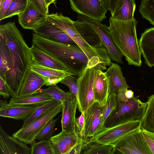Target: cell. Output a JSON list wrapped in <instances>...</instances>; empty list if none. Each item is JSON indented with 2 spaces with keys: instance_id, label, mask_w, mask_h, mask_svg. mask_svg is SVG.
<instances>
[{
  "instance_id": "6da1fadb",
  "label": "cell",
  "mask_w": 154,
  "mask_h": 154,
  "mask_svg": "<svg viewBox=\"0 0 154 154\" xmlns=\"http://www.w3.org/2000/svg\"><path fill=\"white\" fill-rule=\"evenodd\" d=\"M0 35L4 38L10 52L11 63L5 82L11 97L18 96L28 69L31 57L29 48L14 22L0 25Z\"/></svg>"
},
{
  "instance_id": "7a4b0ae2",
  "label": "cell",
  "mask_w": 154,
  "mask_h": 154,
  "mask_svg": "<svg viewBox=\"0 0 154 154\" xmlns=\"http://www.w3.org/2000/svg\"><path fill=\"white\" fill-rule=\"evenodd\" d=\"M32 44L62 63L72 75L79 76L87 67H95L77 45L62 44L33 33Z\"/></svg>"
},
{
  "instance_id": "3957f363",
  "label": "cell",
  "mask_w": 154,
  "mask_h": 154,
  "mask_svg": "<svg viewBox=\"0 0 154 154\" xmlns=\"http://www.w3.org/2000/svg\"><path fill=\"white\" fill-rule=\"evenodd\" d=\"M109 23L107 28L112 38L128 64L140 66L141 53L137 34V21L135 18L122 21L111 17Z\"/></svg>"
},
{
  "instance_id": "277c9868",
  "label": "cell",
  "mask_w": 154,
  "mask_h": 154,
  "mask_svg": "<svg viewBox=\"0 0 154 154\" xmlns=\"http://www.w3.org/2000/svg\"><path fill=\"white\" fill-rule=\"evenodd\" d=\"M47 19L66 33L84 51L94 66L101 70L112 64L107 50L104 46L95 48L83 38L76 28L74 21L61 14H48Z\"/></svg>"
},
{
  "instance_id": "5b68a950",
  "label": "cell",
  "mask_w": 154,
  "mask_h": 154,
  "mask_svg": "<svg viewBox=\"0 0 154 154\" xmlns=\"http://www.w3.org/2000/svg\"><path fill=\"white\" fill-rule=\"evenodd\" d=\"M126 89H120L117 92L116 107L106 120L105 128L142 119L146 109L147 102H142L134 95L127 98L125 94Z\"/></svg>"
},
{
  "instance_id": "8992f818",
  "label": "cell",
  "mask_w": 154,
  "mask_h": 154,
  "mask_svg": "<svg viewBox=\"0 0 154 154\" xmlns=\"http://www.w3.org/2000/svg\"><path fill=\"white\" fill-rule=\"evenodd\" d=\"M113 145L115 151L124 154H152L140 128L127 134Z\"/></svg>"
},
{
  "instance_id": "52a82bcc",
  "label": "cell",
  "mask_w": 154,
  "mask_h": 154,
  "mask_svg": "<svg viewBox=\"0 0 154 154\" xmlns=\"http://www.w3.org/2000/svg\"><path fill=\"white\" fill-rule=\"evenodd\" d=\"M62 106L61 102L39 118L14 133L12 136L26 144H31L48 123L62 111Z\"/></svg>"
},
{
  "instance_id": "ba28073f",
  "label": "cell",
  "mask_w": 154,
  "mask_h": 154,
  "mask_svg": "<svg viewBox=\"0 0 154 154\" xmlns=\"http://www.w3.org/2000/svg\"><path fill=\"white\" fill-rule=\"evenodd\" d=\"M77 19L85 22L94 30L103 45L107 50L110 59L118 63H123L122 60L123 55L114 43L106 25L98 21L80 14L78 15Z\"/></svg>"
},
{
  "instance_id": "9c48e42d",
  "label": "cell",
  "mask_w": 154,
  "mask_h": 154,
  "mask_svg": "<svg viewBox=\"0 0 154 154\" xmlns=\"http://www.w3.org/2000/svg\"><path fill=\"white\" fill-rule=\"evenodd\" d=\"M96 67H87L78 76L79 97L83 112L95 102L94 83L97 70Z\"/></svg>"
},
{
  "instance_id": "30bf717a",
  "label": "cell",
  "mask_w": 154,
  "mask_h": 154,
  "mask_svg": "<svg viewBox=\"0 0 154 154\" xmlns=\"http://www.w3.org/2000/svg\"><path fill=\"white\" fill-rule=\"evenodd\" d=\"M141 121H129L105 128L89 138L101 144L112 145L130 132L140 128Z\"/></svg>"
},
{
  "instance_id": "8fae6325",
  "label": "cell",
  "mask_w": 154,
  "mask_h": 154,
  "mask_svg": "<svg viewBox=\"0 0 154 154\" xmlns=\"http://www.w3.org/2000/svg\"><path fill=\"white\" fill-rule=\"evenodd\" d=\"M72 9L79 14L100 22L107 11L101 0H69Z\"/></svg>"
},
{
  "instance_id": "7c38bea8",
  "label": "cell",
  "mask_w": 154,
  "mask_h": 154,
  "mask_svg": "<svg viewBox=\"0 0 154 154\" xmlns=\"http://www.w3.org/2000/svg\"><path fill=\"white\" fill-rule=\"evenodd\" d=\"M76 131H62L50 139L54 154H68L83 140Z\"/></svg>"
},
{
  "instance_id": "4fadbf2b",
  "label": "cell",
  "mask_w": 154,
  "mask_h": 154,
  "mask_svg": "<svg viewBox=\"0 0 154 154\" xmlns=\"http://www.w3.org/2000/svg\"><path fill=\"white\" fill-rule=\"evenodd\" d=\"M18 16L19 22L23 28L33 31L42 26L48 18L47 16L28 0L25 10Z\"/></svg>"
},
{
  "instance_id": "5bb4252c",
  "label": "cell",
  "mask_w": 154,
  "mask_h": 154,
  "mask_svg": "<svg viewBox=\"0 0 154 154\" xmlns=\"http://www.w3.org/2000/svg\"><path fill=\"white\" fill-rule=\"evenodd\" d=\"M103 106L95 101L84 112L85 125L83 139L87 140L95 135L100 124Z\"/></svg>"
},
{
  "instance_id": "9a60e30c",
  "label": "cell",
  "mask_w": 154,
  "mask_h": 154,
  "mask_svg": "<svg viewBox=\"0 0 154 154\" xmlns=\"http://www.w3.org/2000/svg\"><path fill=\"white\" fill-rule=\"evenodd\" d=\"M0 154H31V148L9 135L0 126Z\"/></svg>"
},
{
  "instance_id": "2e32d148",
  "label": "cell",
  "mask_w": 154,
  "mask_h": 154,
  "mask_svg": "<svg viewBox=\"0 0 154 154\" xmlns=\"http://www.w3.org/2000/svg\"><path fill=\"white\" fill-rule=\"evenodd\" d=\"M33 31L52 41L66 44L76 45L66 33L47 19L42 26Z\"/></svg>"
},
{
  "instance_id": "e0dca14e",
  "label": "cell",
  "mask_w": 154,
  "mask_h": 154,
  "mask_svg": "<svg viewBox=\"0 0 154 154\" xmlns=\"http://www.w3.org/2000/svg\"><path fill=\"white\" fill-rule=\"evenodd\" d=\"M39 106L13 105L9 104L6 100H1L0 116L16 120H23L29 116Z\"/></svg>"
},
{
  "instance_id": "ac0fdd59",
  "label": "cell",
  "mask_w": 154,
  "mask_h": 154,
  "mask_svg": "<svg viewBox=\"0 0 154 154\" xmlns=\"http://www.w3.org/2000/svg\"><path fill=\"white\" fill-rule=\"evenodd\" d=\"M139 44L145 63L149 67L154 66V27L144 31L139 40Z\"/></svg>"
},
{
  "instance_id": "d6986e66",
  "label": "cell",
  "mask_w": 154,
  "mask_h": 154,
  "mask_svg": "<svg viewBox=\"0 0 154 154\" xmlns=\"http://www.w3.org/2000/svg\"><path fill=\"white\" fill-rule=\"evenodd\" d=\"M44 77L29 69L27 72L17 97H23L36 93L45 85Z\"/></svg>"
},
{
  "instance_id": "ffe728a7",
  "label": "cell",
  "mask_w": 154,
  "mask_h": 154,
  "mask_svg": "<svg viewBox=\"0 0 154 154\" xmlns=\"http://www.w3.org/2000/svg\"><path fill=\"white\" fill-rule=\"evenodd\" d=\"M29 49L31 59L37 63L53 69L69 71L62 63L34 45L32 44Z\"/></svg>"
},
{
  "instance_id": "44dd1931",
  "label": "cell",
  "mask_w": 154,
  "mask_h": 154,
  "mask_svg": "<svg viewBox=\"0 0 154 154\" xmlns=\"http://www.w3.org/2000/svg\"><path fill=\"white\" fill-rule=\"evenodd\" d=\"M105 72L109 80V95L117 93L120 89H128L130 88L123 75L121 68L118 64L112 63Z\"/></svg>"
},
{
  "instance_id": "7402d4cb",
  "label": "cell",
  "mask_w": 154,
  "mask_h": 154,
  "mask_svg": "<svg viewBox=\"0 0 154 154\" xmlns=\"http://www.w3.org/2000/svg\"><path fill=\"white\" fill-rule=\"evenodd\" d=\"M109 89V80L105 72L97 69L94 81V94L95 101L98 102L102 106L106 103Z\"/></svg>"
},
{
  "instance_id": "603a6c76",
  "label": "cell",
  "mask_w": 154,
  "mask_h": 154,
  "mask_svg": "<svg viewBox=\"0 0 154 154\" xmlns=\"http://www.w3.org/2000/svg\"><path fill=\"white\" fill-rule=\"evenodd\" d=\"M61 120L62 131H76L75 114L78 103L75 99L71 102H62Z\"/></svg>"
},
{
  "instance_id": "cb8c5ba5",
  "label": "cell",
  "mask_w": 154,
  "mask_h": 154,
  "mask_svg": "<svg viewBox=\"0 0 154 154\" xmlns=\"http://www.w3.org/2000/svg\"><path fill=\"white\" fill-rule=\"evenodd\" d=\"M74 23L79 33L89 45L95 48L103 47L97 33L86 22L77 19Z\"/></svg>"
},
{
  "instance_id": "d4e9b609",
  "label": "cell",
  "mask_w": 154,
  "mask_h": 154,
  "mask_svg": "<svg viewBox=\"0 0 154 154\" xmlns=\"http://www.w3.org/2000/svg\"><path fill=\"white\" fill-rule=\"evenodd\" d=\"M53 98L50 96L39 92L29 96L11 97L9 103L23 106L40 105Z\"/></svg>"
},
{
  "instance_id": "484cf974",
  "label": "cell",
  "mask_w": 154,
  "mask_h": 154,
  "mask_svg": "<svg viewBox=\"0 0 154 154\" xmlns=\"http://www.w3.org/2000/svg\"><path fill=\"white\" fill-rule=\"evenodd\" d=\"M136 7L134 0H119L111 17L120 20L132 19Z\"/></svg>"
},
{
  "instance_id": "4316f807",
  "label": "cell",
  "mask_w": 154,
  "mask_h": 154,
  "mask_svg": "<svg viewBox=\"0 0 154 154\" xmlns=\"http://www.w3.org/2000/svg\"><path fill=\"white\" fill-rule=\"evenodd\" d=\"M31 70L43 77L47 78H62L72 75L68 71L55 69L41 65L31 59L30 65Z\"/></svg>"
},
{
  "instance_id": "83f0119b",
  "label": "cell",
  "mask_w": 154,
  "mask_h": 154,
  "mask_svg": "<svg viewBox=\"0 0 154 154\" xmlns=\"http://www.w3.org/2000/svg\"><path fill=\"white\" fill-rule=\"evenodd\" d=\"M115 152L113 145L103 144L88 139L85 140L81 154H113Z\"/></svg>"
},
{
  "instance_id": "f1b7e54d",
  "label": "cell",
  "mask_w": 154,
  "mask_h": 154,
  "mask_svg": "<svg viewBox=\"0 0 154 154\" xmlns=\"http://www.w3.org/2000/svg\"><path fill=\"white\" fill-rule=\"evenodd\" d=\"M147 106L141 120L140 128L154 133V94L148 97Z\"/></svg>"
},
{
  "instance_id": "f546056e",
  "label": "cell",
  "mask_w": 154,
  "mask_h": 154,
  "mask_svg": "<svg viewBox=\"0 0 154 154\" xmlns=\"http://www.w3.org/2000/svg\"><path fill=\"white\" fill-rule=\"evenodd\" d=\"M60 102L53 99L39 106L28 117L23 120L21 128H24L39 118Z\"/></svg>"
},
{
  "instance_id": "4dcf8cb0",
  "label": "cell",
  "mask_w": 154,
  "mask_h": 154,
  "mask_svg": "<svg viewBox=\"0 0 154 154\" xmlns=\"http://www.w3.org/2000/svg\"><path fill=\"white\" fill-rule=\"evenodd\" d=\"M39 92L48 95L53 99L61 102L73 101L76 99L70 91L65 92L59 88L57 85L49 86L47 88L40 90Z\"/></svg>"
},
{
  "instance_id": "1f68e13d",
  "label": "cell",
  "mask_w": 154,
  "mask_h": 154,
  "mask_svg": "<svg viewBox=\"0 0 154 154\" xmlns=\"http://www.w3.org/2000/svg\"><path fill=\"white\" fill-rule=\"evenodd\" d=\"M0 78L5 82V76L11 63L9 50L2 36L0 35Z\"/></svg>"
},
{
  "instance_id": "d6a6232c",
  "label": "cell",
  "mask_w": 154,
  "mask_h": 154,
  "mask_svg": "<svg viewBox=\"0 0 154 154\" xmlns=\"http://www.w3.org/2000/svg\"><path fill=\"white\" fill-rule=\"evenodd\" d=\"M117 96V93L109 94L108 96L106 104L102 106V115L97 134L103 131L105 128V125L106 120L116 107Z\"/></svg>"
},
{
  "instance_id": "836d02e7",
  "label": "cell",
  "mask_w": 154,
  "mask_h": 154,
  "mask_svg": "<svg viewBox=\"0 0 154 154\" xmlns=\"http://www.w3.org/2000/svg\"><path fill=\"white\" fill-rule=\"evenodd\" d=\"M139 12L143 18L154 26V0H142Z\"/></svg>"
},
{
  "instance_id": "e575fe53",
  "label": "cell",
  "mask_w": 154,
  "mask_h": 154,
  "mask_svg": "<svg viewBox=\"0 0 154 154\" xmlns=\"http://www.w3.org/2000/svg\"><path fill=\"white\" fill-rule=\"evenodd\" d=\"M30 144L31 154H54L50 139L33 142Z\"/></svg>"
},
{
  "instance_id": "d590c367",
  "label": "cell",
  "mask_w": 154,
  "mask_h": 154,
  "mask_svg": "<svg viewBox=\"0 0 154 154\" xmlns=\"http://www.w3.org/2000/svg\"><path fill=\"white\" fill-rule=\"evenodd\" d=\"M27 0H13L8 8L3 20L18 15L25 10L27 4Z\"/></svg>"
},
{
  "instance_id": "8d00e7d4",
  "label": "cell",
  "mask_w": 154,
  "mask_h": 154,
  "mask_svg": "<svg viewBox=\"0 0 154 154\" xmlns=\"http://www.w3.org/2000/svg\"><path fill=\"white\" fill-rule=\"evenodd\" d=\"M72 75H69L66 77L60 82L66 85L69 88L77 101L78 108L79 111L82 113L83 112L81 106L79 97L78 79Z\"/></svg>"
},
{
  "instance_id": "74e56055",
  "label": "cell",
  "mask_w": 154,
  "mask_h": 154,
  "mask_svg": "<svg viewBox=\"0 0 154 154\" xmlns=\"http://www.w3.org/2000/svg\"><path fill=\"white\" fill-rule=\"evenodd\" d=\"M58 118L53 119L50 121L38 134L35 140L38 141L50 139L55 131L54 127Z\"/></svg>"
},
{
  "instance_id": "f35d334b",
  "label": "cell",
  "mask_w": 154,
  "mask_h": 154,
  "mask_svg": "<svg viewBox=\"0 0 154 154\" xmlns=\"http://www.w3.org/2000/svg\"><path fill=\"white\" fill-rule=\"evenodd\" d=\"M85 125L84 112L81 113V115L76 118L75 126L76 131L79 136L82 138Z\"/></svg>"
},
{
  "instance_id": "ab89813d",
  "label": "cell",
  "mask_w": 154,
  "mask_h": 154,
  "mask_svg": "<svg viewBox=\"0 0 154 154\" xmlns=\"http://www.w3.org/2000/svg\"><path fill=\"white\" fill-rule=\"evenodd\" d=\"M142 133L152 154H154V133L144 130H142Z\"/></svg>"
},
{
  "instance_id": "60d3db41",
  "label": "cell",
  "mask_w": 154,
  "mask_h": 154,
  "mask_svg": "<svg viewBox=\"0 0 154 154\" xmlns=\"http://www.w3.org/2000/svg\"><path fill=\"white\" fill-rule=\"evenodd\" d=\"M32 3L42 13L48 16V8L45 3L44 0H28Z\"/></svg>"
},
{
  "instance_id": "b9f144b4",
  "label": "cell",
  "mask_w": 154,
  "mask_h": 154,
  "mask_svg": "<svg viewBox=\"0 0 154 154\" xmlns=\"http://www.w3.org/2000/svg\"><path fill=\"white\" fill-rule=\"evenodd\" d=\"M0 95L5 99L9 98L11 96L5 82L0 78Z\"/></svg>"
},
{
  "instance_id": "7bdbcfd3",
  "label": "cell",
  "mask_w": 154,
  "mask_h": 154,
  "mask_svg": "<svg viewBox=\"0 0 154 154\" xmlns=\"http://www.w3.org/2000/svg\"><path fill=\"white\" fill-rule=\"evenodd\" d=\"M108 11L112 14L119 0H101Z\"/></svg>"
},
{
  "instance_id": "ee69618b",
  "label": "cell",
  "mask_w": 154,
  "mask_h": 154,
  "mask_svg": "<svg viewBox=\"0 0 154 154\" xmlns=\"http://www.w3.org/2000/svg\"><path fill=\"white\" fill-rule=\"evenodd\" d=\"M85 140L83 139L79 143L75 146L68 153V154H81Z\"/></svg>"
},
{
  "instance_id": "f6af8a7d",
  "label": "cell",
  "mask_w": 154,
  "mask_h": 154,
  "mask_svg": "<svg viewBox=\"0 0 154 154\" xmlns=\"http://www.w3.org/2000/svg\"><path fill=\"white\" fill-rule=\"evenodd\" d=\"M13 0H4L2 6L0 7V20H3L5 14Z\"/></svg>"
},
{
  "instance_id": "bcb514c9",
  "label": "cell",
  "mask_w": 154,
  "mask_h": 154,
  "mask_svg": "<svg viewBox=\"0 0 154 154\" xmlns=\"http://www.w3.org/2000/svg\"><path fill=\"white\" fill-rule=\"evenodd\" d=\"M44 78L45 81V85L47 86H50L57 85L63 79L62 78Z\"/></svg>"
},
{
  "instance_id": "7dc6e473",
  "label": "cell",
  "mask_w": 154,
  "mask_h": 154,
  "mask_svg": "<svg viewBox=\"0 0 154 154\" xmlns=\"http://www.w3.org/2000/svg\"><path fill=\"white\" fill-rule=\"evenodd\" d=\"M126 97L128 98H131L134 96V93L133 91L130 90L126 89L125 93Z\"/></svg>"
},
{
  "instance_id": "c3c4849f",
  "label": "cell",
  "mask_w": 154,
  "mask_h": 154,
  "mask_svg": "<svg viewBox=\"0 0 154 154\" xmlns=\"http://www.w3.org/2000/svg\"><path fill=\"white\" fill-rule=\"evenodd\" d=\"M56 0H44L48 8L49 5L54 3Z\"/></svg>"
},
{
  "instance_id": "681fc988",
  "label": "cell",
  "mask_w": 154,
  "mask_h": 154,
  "mask_svg": "<svg viewBox=\"0 0 154 154\" xmlns=\"http://www.w3.org/2000/svg\"><path fill=\"white\" fill-rule=\"evenodd\" d=\"M4 1V0H0V7L2 6L3 3Z\"/></svg>"
},
{
  "instance_id": "f907efd6",
  "label": "cell",
  "mask_w": 154,
  "mask_h": 154,
  "mask_svg": "<svg viewBox=\"0 0 154 154\" xmlns=\"http://www.w3.org/2000/svg\"><path fill=\"white\" fill-rule=\"evenodd\" d=\"M134 0L135 1V0Z\"/></svg>"
}]
</instances>
